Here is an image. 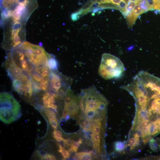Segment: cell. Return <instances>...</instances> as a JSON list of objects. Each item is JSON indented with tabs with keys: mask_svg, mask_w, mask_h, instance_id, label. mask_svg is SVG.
<instances>
[{
	"mask_svg": "<svg viewBox=\"0 0 160 160\" xmlns=\"http://www.w3.org/2000/svg\"><path fill=\"white\" fill-rule=\"evenodd\" d=\"M91 137L92 143L97 142L100 143L101 137L100 134L92 133L91 135Z\"/></svg>",
	"mask_w": 160,
	"mask_h": 160,
	"instance_id": "obj_16",
	"label": "cell"
},
{
	"mask_svg": "<svg viewBox=\"0 0 160 160\" xmlns=\"http://www.w3.org/2000/svg\"><path fill=\"white\" fill-rule=\"evenodd\" d=\"M131 0H89L81 8L71 15V19L76 21L87 14L107 9L120 11L123 14Z\"/></svg>",
	"mask_w": 160,
	"mask_h": 160,
	"instance_id": "obj_1",
	"label": "cell"
},
{
	"mask_svg": "<svg viewBox=\"0 0 160 160\" xmlns=\"http://www.w3.org/2000/svg\"><path fill=\"white\" fill-rule=\"evenodd\" d=\"M51 71L48 66L40 65L36 67L34 71L44 78L49 79Z\"/></svg>",
	"mask_w": 160,
	"mask_h": 160,
	"instance_id": "obj_10",
	"label": "cell"
},
{
	"mask_svg": "<svg viewBox=\"0 0 160 160\" xmlns=\"http://www.w3.org/2000/svg\"><path fill=\"white\" fill-rule=\"evenodd\" d=\"M10 52L15 64L30 77L34 71L35 67L29 61L20 46Z\"/></svg>",
	"mask_w": 160,
	"mask_h": 160,
	"instance_id": "obj_7",
	"label": "cell"
},
{
	"mask_svg": "<svg viewBox=\"0 0 160 160\" xmlns=\"http://www.w3.org/2000/svg\"><path fill=\"white\" fill-rule=\"evenodd\" d=\"M78 114V111H75L71 115L74 118L76 117Z\"/></svg>",
	"mask_w": 160,
	"mask_h": 160,
	"instance_id": "obj_24",
	"label": "cell"
},
{
	"mask_svg": "<svg viewBox=\"0 0 160 160\" xmlns=\"http://www.w3.org/2000/svg\"><path fill=\"white\" fill-rule=\"evenodd\" d=\"M70 115L68 114L66 115V117H65V119L67 121L68 120V119H70Z\"/></svg>",
	"mask_w": 160,
	"mask_h": 160,
	"instance_id": "obj_26",
	"label": "cell"
},
{
	"mask_svg": "<svg viewBox=\"0 0 160 160\" xmlns=\"http://www.w3.org/2000/svg\"><path fill=\"white\" fill-rule=\"evenodd\" d=\"M114 146L115 149L116 151L121 152L124 149L125 144L123 142L118 141L115 143Z\"/></svg>",
	"mask_w": 160,
	"mask_h": 160,
	"instance_id": "obj_14",
	"label": "cell"
},
{
	"mask_svg": "<svg viewBox=\"0 0 160 160\" xmlns=\"http://www.w3.org/2000/svg\"><path fill=\"white\" fill-rule=\"evenodd\" d=\"M149 139V138L143 139V141L144 144H146Z\"/></svg>",
	"mask_w": 160,
	"mask_h": 160,
	"instance_id": "obj_25",
	"label": "cell"
},
{
	"mask_svg": "<svg viewBox=\"0 0 160 160\" xmlns=\"http://www.w3.org/2000/svg\"><path fill=\"white\" fill-rule=\"evenodd\" d=\"M3 65L12 80L17 79L23 82L30 77L15 64L10 52L7 54Z\"/></svg>",
	"mask_w": 160,
	"mask_h": 160,
	"instance_id": "obj_8",
	"label": "cell"
},
{
	"mask_svg": "<svg viewBox=\"0 0 160 160\" xmlns=\"http://www.w3.org/2000/svg\"><path fill=\"white\" fill-rule=\"evenodd\" d=\"M145 12L138 1L134 7L125 17L128 27L131 28L138 16Z\"/></svg>",
	"mask_w": 160,
	"mask_h": 160,
	"instance_id": "obj_9",
	"label": "cell"
},
{
	"mask_svg": "<svg viewBox=\"0 0 160 160\" xmlns=\"http://www.w3.org/2000/svg\"><path fill=\"white\" fill-rule=\"evenodd\" d=\"M63 114L65 115H69V111L67 108H64V109L63 111Z\"/></svg>",
	"mask_w": 160,
	"mask_h": 160,
	"instance_id": "obj_22",
	"label": "cell"
},
{
	"mask_svg": "<svg viewBox=\"0 0 160 160\" xmlns=\"http://www.w3.org/2000/svg\"><path fill=\"white\" fill-rule=\"evenodd\" d=\"M12 81L13 89L20 95L22 93V82L17 79H14Z\"/></svg>",
	"mask_w": 160,
	"mask_h": 160,
	"instance_id": "obj_12",
	"label": "cell"
},
{
	"mask_svg": "<svg viewBox=\"0 0 160 160\" xmlns=\"http://www.w3.org/2000/svg\"><path fill=\"white\" fill-rule=\"evenodd\" d=\"M79 108L85 113H95L97 111H104L107 102L104 97L92 86L82 90L79 99Z\"/></svg>",
	"mask_w": 160,
	"mask_h": 160,
	"instance_id": "obj_2",
	"label": "cell"
},
{
	"mask_svg": "<svg viewBox=\"0 0 160 160\" xmlns=\"http://www.w3.org/2000/svg\"><path fill=\"white\" fill-rule=\"evenodd\" d=\"M47 116L49 122L57 120L56 116Z\"/></svg>",
	"mask_w": 160,
	"mask_h": 160,
	"instance_id": "obj_21",
	"label": "cell"
},
{
	"mask_svg": "<svg viewBox=\"0 0 160 160\" xmlns=\"http://www.w3.org/2000/svg\"><path fill=\"white\" fill-rule=\"evenodd\" d=\"M48 65L51 70H57V62L54 56L52 55L48 60Z\"/></svg>",
	"mask_w": 160,
	"mask_h": 160,
	"instance_id": "obj_13",
	"label": "cell"
},
{
	"mask_svg": "<svg viewBox=\"0 0 160 160\" xmlns=\"http://www.w3.org/2000/svg\"><path fill=\"white\" fill-rule=\"evenodd\" d=\"M101 127L97 126H92V130L93 133L100 134Z\"/></svg>",
	"mask_w": 160,
	"mask_h": 160,
	"instance_id": "obj_18",
	"label": "cell"
},
{
	"mask_svg": "<svg viewBox=\"0 0 160 160\" xmlns=\"http://www.w3.org/2000/svg\"><path fill=\"white\" fill-rule=\"evenodd\" d=\"M20 105L12 95L7 92L1 93V120L9 124L20 117Z\"/></svg>",
	"mask_w": 160,
	"mask_h": 160,
	"instance_id": "obj_4",
	"label": "cell"
},
{
	"mask_svg": "<svg viewBox=\"0 0 160 160\" xmlns=\"http://www.w3.org/2000/svg\"><path fill=\"white\" fill-rule=\"evenodd\" d=\"M24 26L19 24L10 25L5 32V36L2 43L3 48L6 51H11L24 40Z\"/></svg>",
	"mask_w": 160,
	"mask_h": 160,
	"instance_id": "obj_5",
	"label": "cell"
},
{
	"mask_svg": "<svg viewBox=\"0 0 160 160\" xmlns=\"http://www.w3.org/2000/svg\"><path fill=\"white\" fill-rule=\"evenodd\" d=\"M125 71L123 63L117 57L109 53L102 55L98 72L104 79L119 78Z\"/></svg>",
	"mask_w": 160,
	"mask_h": 160,
	"instance_id": "obj_3",
	"label": "cell"
},
{
	"mask_svg": "<svg viewBox=\"0 0 160 160\" xmlns=\"http://www.w3.org/2000/svg\"><path fill=\"white\" fill-rule=\"evenodd\" d=\"M52 127L55 129L57 128L58 126L57 120L49 122Z\"/></svg>",
	"mask_w": 160,
	"mask_h": 160,
	"instance_id": "obj_20",
	"label": "cell"
},
{
	"mask_svg": "<svg viewBox=\"0 0 160 160\" xmlns=\"http://www.w3.org/2000/svg\"><path fill=\"white\" fill-rule=\"evenodd\" d=\"M134 138L138 141H139L140 136L138 135L137 133H135L134 135Z\"/></svg>",
	"mask_w": 160,
	"mask_h": 160,
	"instance_id": "obj_23",
	"label": "cell"
},
{
	"mask_svg": "<svg viewBox=\"0 0 160 160\" xmlns=\"http://www.w3.org/2000/svg\"><path fill=\"white\" fill-rule=\"evenodd\" d=\"M79 142L80 144H81L83 141V139L81 137H80L79 138Z\"/></svg>",
	"mask_w": 160,
	"mask_h": 160,
	"instance_id": "obj_27",
	"label": "cell"
},
{
	"mask_svg": "<svg viewBox=\"0 0 160 160\" xmlns=\"http://www.w3.org/2000/svg\"><path fill=\"white\" fill-rule=\"evenodd\" d=\"M71 82L70 78L63 75L57 70H51L47 92L55 94L61 98L65 95Z\"/></svg>",
	"mask_w": 160,
	"mask_h": 160,
	"instance_id": "obj_6",
	"label": "cell"
},
{
	"mask_svg": "<svg viewBox=\"0 0 160 160\" xmlns=\"http://www.w3.org/2000/svg\"><path fill=\"white\" fill-rule=\"evenodd\" d=\"M42 160H56V158L54 156L50 154L46 153L41 159Z\"/></svg>",
	"mask_w": 160,
	"mask_h": 160,
	"instance_id": "obj_17",
	"label": "cell"
},
{
	"mask_svg": "<svg viewBox=\"0 0 160 160\" xmlns=\"http://www.w3.org/2000/svg\"><path fill=\"white\" fill-rule=\"evenodd\" d=\"M92 153V151L77 153L73 156V158L76 160H91Z\"/></svg>",
	"mask_w": 160,
	"mask_h": 160,
	"instance_id": "obj_11",
	"label": "cell"
},
{
	"mask_svg": "<svg viewBox=\"0 0 160 160\" xmlns=\"http://www.w3.org/2000/svg\"><path fill=\"white\" fill-rule=\"evenodd\" d=\"M58 151L60 153L65 159L69 158L70 156V153L68 150L64 148H60Z\"/></svg>",
	"mask_w": 160,
	"mask_h": 160,
	"instance_id": "obj_15",
	"label": "cell"
},
{
	"mask_svg": "<svg viewBox=\"0 0 160 160\" xmlns=\"http://www.w3.org/2000/svg\"><path fill=\"white\" fill-rule=\"evenodd\" d=\"M53 137L54 138L55 137L61 138L62 137V132L59 130H55L53 132Z\"/></svg>",
	"mask_w": 160,
	"mask_h": 160,
	"instance_id": "obj_19",
	"label": "cell"
}]
</instances>
